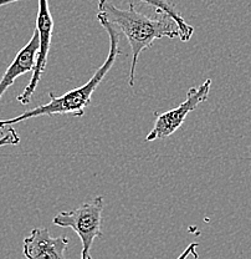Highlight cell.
<instances>
[{
  "instance_id": "ba28073f",
  "label": "cell",
  "mask_w": 251,
  "mask_h": 259,
  "mask_svg": "<svg viewBox=\"0 0 251 259\" xmlns=\"http://www.w3.org/2000/svg\"><path fill=\"white\" fill-rule=\"evenodd\" d=\"M141 2L145 3V4L150 5V7L156 8V9L161 10V12L166 13L167 15H169L173 20L177 23L178 28L180 31V40L184 42H187L190 40L191 35L194 32V28L191 25L187 24V21L184 20L182 15L175 10V8L173 7L171 3H168V0H141Z\"/></svg>"
},
{
  "instance_id": "7a4b0ae2",
  "label": "cell",
  "mask_w": 251,
  "mask_h": 259,
  "mask_svg": "<svg viewBox=\"0 0 251 259\" xmlns=\"http://www.w3.org/2000/svg\"><path fill=\"white\" fill-rule=\"evenodd\" d=\"M99 24L105 28L110 37V51L105 63L96 70L93 76L91 77L85 85L80 88L74 89L71 91H67L63 96H55L53 93L48 94L50 101L47 104L41 105L35 109L28 110L21 115L16 116L14 118L9 120H0V130H5L10 126H14L16 123L23 122V121L30 120L34 117H40V116H55V115H72L75 117H82L85 113L86 107L91 104V97H92L93 91L96 90L105 79L111 67L116 63L118 56L121 55L120 50V32L117 29L107 20L106 18L101 15H97Z\"/></svg>"
},
{
  "instance_id": "30bf717a",
  "label": "cell",
  "mask_w": 251,
  "mask_h": 259,
  "mask_svg": "<svg viewBox=\"0 0 251 259\" xmlns=\"http://www.w3.org/2000/svg\"><path fill=\"white\" fill-rule=\"evenodd\" d=\"M198 243H190V244L188 245L187 248H185L184 249V252L182 253V254L179 255V257H178L177 259H187L189 255H193L194 258H198L199 255H198V253H196V248H198Z\"/></svg>"
},
{
  "instance_id": "6da1fadb",
  "label": "cell",
  "mask_w": 251,
  "mask_h": 259,
  "mask_svg": "<svg viewBox=\"0 0 251 259\" xmlns=\"http://www.w3.org/2000/svg\"><path fill=\"white\" fill-rule=\"evenodd\" d=\"M123 34L128 40L132 50L131 69H129V86L134 85L136 66L139 55L145 49L152 48L156 40L169 37L180 39V31L177 23L166 13L156 9V15L148 16L138 12L133 4L127 9H120L109 0H98V13Z\"/></svg>"
},
{
  "instance_id": "3957f363",
  "label": "cell",
  "mask_w": 251,
  "mask_h": 259,
  "mask_svg": "<svg viewBox=\"0 0 251 259\" xmlns=\"http://www.w3.org/2000/svg\"><path fill=\"white\" fill-rule=\"evenodd\" d=\"M102 212H104V197L98 196L91 201L83 202L80 207L72 210L60 212L54 217V225L71 228L82 243L81 259H92L91 248L96 238H102L101 232Z\"/></svg>"
},
{
  "instance_id": "9c48e42d",
  "label": "cell",
  "mask_w": 251,
  "mask_h": 259,
  "mask_svg": "<svg viewBox=\"0 0 251 259\" xmlns=\"http://www.w3.org/2000/svg\"><path fill=\"white\" fill-rule=\"evenodd\" d=\"M7 128H8L7 134H5L3 137H0V147H3V146H8V145H18L19 142H20V137H19L18 132L15 131V128L13 127V126H10V127H7Z\"/></svg>"
},
{
  "instance_id": "277c9868",
  "label": "cell",
  "mask_w": 251,
  "mask_h": 259,
  "mask_svg": "<svg viewBox=\"0 0 251 259\" xmlns=\"http://www.w3.org/2000/svg\"><path fill=\"white\" fill-rule=\"evenodd\" d=\"M210 86H212V80H205L198 88L189 89L187 97L178 107L163 113H155V126L145 137V141L150 142L167 139L177 130H179L189 113L194 111L202 102L207 101L210 93Z\"/></svg>"
},
{
  "instance_id": "5b68a950",
  "label": "cell",
  "mask_w": 251,
  "mask_h": 259,
  "mask_svg": "<svg viewBox=\"0 0 251 259\" xmlns=\"http://www.w3.org/2000/svg\"><path fill=\"white\" fill-rule=\"evenodd\" d=\"M36 29L39 31V51L36 55V64H35L34 71H32V77L26 86L23 94L18 96V101L21 105H28L30 102L31 96L36 91L39 81L41 79V75L46 67L48 51H50L51 40H53L54 34V19L51 16L50 8H48L47 0H39V10H37L36 18Z\"/></svg>"
},
{
  "instance_id": "8992f818",
  "label": "cell",
  "mask_w": 251,
  "mask_h": 259,
  "mask_svg": "<svg viewBox=\"0 0 251 259\" xmlns=\"http://www.w3.org/2000/svg\"><path fill=\"white\" fill-rule=\"evenodd\" d=\"M69 242L65 236L51 237L46 228H34L24 239V259H66L65 250Z\"/></svg>"
},
{
  "instance_id": "8fae6325",
  "label": "cell",
  "mask_w": 251,
  "mask_h": 259,
  "mask_svg": "<svg viewBox=\"0 0 251 259\" xmlns=\"http://www.w3.org/2000/svg\"><path fill=\"white\" fill-rule=\"evenodd\" d=\"M15 2H20V0H0V7H4V5L12 4V3Z\"/></svg>"
},
{
  "instance_id": "52a82bcc",
  "label": "cell",
  "mask_w": 251,
  "mask_h": 259,
  "mask_svg": "<svg viewBox=\"0 0 251 259\" xmlns=\"http://www.w3.org/2000/svg\"><path fill=\"white\" fill-rule=\"evenodd\" d=\"M39 31L35 28L31 39L29 40V42L25 47L19 51L18 55L15 56L13 63L9 65L7 71L3 75L2 80H0V99L7 93L8 89L15 82V80L19 76L34 71L35 64H36L37 51H39Z\"/></svg>"
}]
</instances>
